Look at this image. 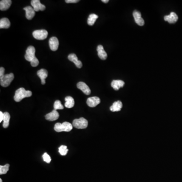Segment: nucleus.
I'll use <instances>...</instances> for the list:
<instances>
[{
  "label": "nucleus",
  "mask_w": 182,
  "mask_h": 182,
  "mask_svg": "<svg viewBox=\"0 0 182 182\" xmlns=\"http://www.w3.org/2000/svg\"><path fill=\"white\" fill-rule=\"evenodd\" d=\"M54 110H57L63 109L64 107H63V105H62L60 101L56 100L54 104Z\"/></svg>",
  "instance_id": "obj_27"
},
{
  "label": "nucleus",
  "mask_w": 182,
  "mask_h": 182,
  "mask_svg": "<svg viewBox=\"0 0 182 182\" xmlns=\"http://www.w3.org/2000/svg\"><path fill=\"white\" fill-rule=\"evenodd\" d=\"M59 118V114L56 110H54L50 113L46 115V119L49 121H56Z\"/></svg>",
  "instance_id": "obj_15"
},
{
  "label": "nucleus",
  "mask_w": 182,
  "mask_h": 182,
  "mask_svg": "<svg viewBox=\"0 0 182 182\" xmlns=\"http://www.w3.org/2000/svg\"><path fill=\"white\" fill-rule=\"evenodd\" d=\"M10 119V115L7 112L4 113L3 124L4 128H7L9 125V121Z\"/></svg>",
  "instance_id": "obj_23"
},
{
  "label": "nucleus",
  "mask_w": 182,
  "mask_h": 182,
  "mask_svg": "<svg viewBox=\"0 0 182 182\" xmlns=\"http://www.w3.org/2000/svg\"><path fill=\"white\" fill-rule=\"evenodd\" d=\"M12 4L11 0H1L0 1V10L6 11L10 8Z\"/></svg>",
  "instance_id": "obj_17"
},
{
  "label": "nucleus",
  "mask_w": 182,
  "mask_h": 182,
  "mask_svg": "<svg viewBox=\"0 0 182 182\" xmlns=\"http://www.w3.org/2000/svg\"><path fill=\"white\" fill-rule=\"evenodd\" d=\"M102 2L104 3H107L109 2V0H102Z\"/></svg>",
  "instance_id": "obj_32"
},
{
  "label": "nucleus",
  "mask_w": 182,
  "mask_h": 182,
  "mask_svg": "<svg viewBox=\"0 0 182 182\" xmlns=\"http://www.w3.org/2000/svg\"><path fill=\"white\" fill-rule=\"evenodd\" d=\"M24 10L25 11V16L28 20H31L35 16L36 12L31 6H27L23 8Z\"/></svg>",
  "instance_id": "obj_9"
},
{
  "label": "nucleus",
  "mask_w": 182,
  "mask_h": 182,
  "mask_svg": "<svg viewBox=\"0 0 182 182\" xmlns=\"http://www.w3.org/2000/svg\"><path fill=\"white\" fill-rule=\"evenodd\" d=\"M97 18H98V15L95 14H91L89 15V17L88 18V24L89 25H93Z\"/></svg>",
  "instance_id": "obj_24"
},
{
  "label": "nucleus",
  "mask_w": 182,
  "mask_h": 182,
  "mask_svg": "<svg viewBox=\"0 0 182 182\" xmlns=\"http://www.w3.org/2000/svg\"><path fill=\"white\" fill-rule=\"evenodd\" d=\"M0 182H2V180L1 179H0Z\"/></svg>",
  "instance_id": "obj_33"
},
{
  "label": "nucleus",
  "mask_w": 182,
  "mask_h": 182,
  "mask_svg": "<svg viewBox=\"0 0 182 182\" xmlns=\"http://www.w3.org/2000/svg\"><path fill=\"white\" fill-rule=\"evenodd\" d=\"M97 51L98 52V55L99 57L102 60H106L107 57V54L105 51L103 46L99 45L97 47Z\"/></svg>",
  "instance_id": "obj_19"
},
{
  "label": "nucleus",
  "mask_w": 182,
  "mask_h": 182,
  "mask_svg": "<svg viewBox=\"0 0 182 182\" xmlns=\"http://www.w3.org/2000/svg\"><path fill=\"white\" fill-rule=\"evenodd\" d=\"M10 165L9 164H5V166H0V175H4L7 174L9 169Z\"/></svg>",
  "instance_id": "obj_25"
},
{
  "label": "nucleus",
  "mask_w": 182,
  "mask_h": 182,
  "mask_svg": "<svg viewBox=\"0 0 182 182\" xmlns=\"http://www.w3.org/2000/svg\"><path fill=\"white\" fill-rule=\"evenodd\" d=\"M73 127L78 129H84L87 127L88 121L85 118H81L79 119H74L73 122Z\"/></svg>",
  "instance_id": "obj_5"
},
{
  "label": "nucleus",
  "mask_w": 182,
  "mask_h": 182,
  "mask_svg": "<svg viewBox=\"0 0 182 182\" xmlns=\"http://www.w3.org/2000/svg\"><path fill=\"white\" fill-rule=\"evenodd\" d=\"M111 85L114 90L118 91L121 88L123 87L124 86V82L121 80H113L111 82Z\"/></svg>",
  "instance_id": "obj_18"
},
{
  "label": "nucleus",
  "mask_w": 182,
  "mask_h": 182,
  "mask_svg": "<svg viewBox=\"0 0 182 182\" xmlns=\"http://www.w3.org/2000/svg\"><path fill=\"white\" fill-rule=\"evenodd\" d=\"M68 59L70 61L73 62L76 66L79 68H81L82 66V64L80 60H78L76 55L75 54H70L68 55Z\"/></svg>",
  "instance_id": "obj_13"
},
{
  "label": "nucleus",
  "mask_w": 182,
  "mask_h": 182,
  "mask_svg": "<svg viewBox=\"0 0 182 182\" xmlns=\"http://www.w3.org/2000/svg\"><path fill=\"white\" fill-rule=\"evenodd\" d=\"M68 151V150L67 147L66 146L62 145L59 148V152L60 155H61L62 156L66 155Z\"/></svg>",
  "instance_id": "obj_26"
},
{
  "label": "nucleus",
  "mask_w": 182,
  "mask_h": 182,
  "mask_svg": "<svg viewBox=\"0 0 182 182\" xmlns=\"http://www.w3.org/2000/svg\"><path fill=\"white\" fill-rule=\"evenodd\" d=\"M133 16L136 23L140 26H143L145 24V22L143 19L141 17V14L140 12L137 10H135L133 12Z\"/></svg>",
  "instance_id": "obj_8"
},
{
  "label": "nucleus",
  "mask_w": 182,
  "mask_h": 182,
  "mask_svg": "<svg viewBox=\"0 0 182 182\" xmlns=\"http://www.w3.org/2000/svg\"><path fill=\"white\" fill-rule=\"evenodd\" d=\"M31 95L32 92L31 91H26L23 88H20L16 91L14 99L15 101L19 102L23 99L31 97Z\"/></svg>",
  "instance_id": "obj_2"
},
{
  "label": "nucleus",
  "mask_w": 182,
  "mask_h": 182,
  "mask_svg": "<svg viewBox=\"0 0 182 182\" xmlns=\"http://www.w3.org/2000/svg\"><path fill=\"white\" fill-rule=\"evenodd\" d=\"M79 2V0H66L65 2L66 3H76Z\"/></svg>",
  "instance_id": "obj_30"
},
{
  "label": "nucleus",
  "mask_w": 182,
  "mask_h": 182,
  "mask_svg": "<svg viewBox=\"0 0 182 182\" xmlns=\"http://www.w3.org/2000/svg\"><path fill=\"white\" fill-rule=\"evenodd\" d=\"M37 76L41 79L42 85L45 84V79L48 77V71L45 69H41L37 71Z\"/></svg>",
  "instance_id": "obj_16"
},
{
  "label": "nucleus",
  "mask_w": 182,
  "mask_h": 182,
  "mask_svg": "<svg viewBox=\"0 0 182 182\" xmlns=\"http://www.w3.org/2000/svg\"><path fill=\"white\" fill-rule=\"evenodd\" d=\"M100 99L98 97H92L89 98L87 101V105L90 107H95L100 104Z\"/></svg>",
  "instance_id": "obj_11"
},
{
  "label": "nucleus",
  "mask_w": 182,
  "mask_h": 182,
  "mask_svg": "<svg viewBox=\"0 0 182 182\" xmlns=\"http://www.w3.org/2000/svg\"><path fill=\"white\" fill-rule=\"evenodd\" d=\"M31 4L36 12H38L40 10L44 11L46 9L45 6L40 3V0H32L31 1Z\"/></svg>",
  "instance_id": "obj_7"
},
{
  "label": "nucleus",
  "mask_w": 182,
  "mask_h": 182,
  "mask_svg": "<svg viewBox=\"0 0 182 182\" xmlns=\"http://www.w3.org/2000/svg\"><path fill=\"white\" fill-rule=\"evenodd\" d=\"M4 113L2 111H0V123H1L2 121H3Z\"/></svg>",
  "instance_id": "obj_31"
},
{
  "label": "nucleus",
  "mask_w": 182,
  "mask_h": 182,
  "mask_svg": "<svg viewBox=\"0 0 182 182\" xmlns=\"http://www.w3.org/2000/svg\"><path fill=\"white\" fill-rule=\"evenodd\" d=\"M48 32L46 30H36L32 32V36L34 39L38 40H44L47 38Z\"/></svg>",
  "instance_id": "obj_6"
},
{
  "label": "nucleus",
  "mask_w": 182,
  "mask_h": 182,
  "mask_svg": "<svg viewBox=\"0 0 182 182\" xmlns=\"http://www.w3.org/2000/svg\"><path fill=\"white\" fill-rule=\"evenodd\" d=\"M164 20L169 23H175L178 20V16L175 12H171L170 14L164 16Z\"/></svg>",
  "instance_id": "obj_14"
},
{
  "label": "nucleus",
  "mask_w": 182,
  "mask_h": 182,
  "mask_svg": "<svg viewBox=\"0 0 182 182\" xmlns=\"http://www.w3.org/2000/svg\"><path fill=\"white\" fill-rule=\"evenodd\" d=\"M36 49L34 47L30 46L28 47L26 51V54L25 55V59L26 60L31 62V65L32 67H36L39 64V60L35 56Z\"/></svg>",
  "instance_id": "obj_1"
},
{
  "label": "nucleus",
  "mask_w": 182,
  "mask_h": 182,
  "mask_svg": "<svg viewBox=\"0 0 182 182\" xmlns=\"http://www.w3.org/2000/svg\"><path fill=\"white\" fill-rule=\"evenodd\" d=\"M43 158L44 161L48 163H49L51 161V158L47 153H44L43 155Z\"/></svg>",
  "instance_id": "obj_28"
},
{
  "label": "nucleus",
  "mask_w": 182,
  "mask_h": 182,
  "mask_svg": "<svg viewBox=\"0 0 182 182\" xmlns=\"http://www.w3.org/2000/svg\"><path fill=\"white\" fill-rule=\"evenodd\" d=\"M59 45V40L56 37H53L50 38L49 40V46L52 51H56L58 49Z\"/></svg>",
  "instance_id": "obj_10"
},
{
  "label": "nucleus",
  "mask_w": 182,
  "mask_h": 182,
  "mask_svg": "<svg viewBox=\"0 0 182 182\" xmlns=\"http://www.w3.org/2000/svg\"><path fill=\"white\" fill-rule=\"evenodd\" d=\"M14 79V76L12 73L5 74L2 77H0V84L3 87H7L10 85L12 81Z\"/></svg>",
  "instance_id": "obj_4"
},
{
  "label": "nucleus",
  "mask_w": 182,
  "mask_h": 182,
  "mask_svg": "<svg viewBox=\"0 0 182 182\" xmlns=\"http://www.w3.org/2000/svg\"><path fill=\"white\" fill-rule=\"evenodd\" d=\"M10 23L9 20L7 18H3L0 20V28H10Z\"/></svg>",
  "instance_id": "obj_21"
},
{
  "label": "nucleus",
  "mask_w": 182,
  "mask_h": 182,
  "mask_svg": "<svg viewBox=\"0 0 182 182\" xmlns=\"http://www.w3.org/2000/svg\"><path fill=\"white\" fill-rule=\"evenodd\" d=\"M73 124L68 122H64L62 124L56 123L54 126V130L57 132H68L71 131L73 130Z\"/></svg>",
  "instance_id": "obj_3"
},
{
  "label": "nucleus",
  "mask_w": 182,
  "mask_h": 182,
  "mask_svg": "<svg viewBox=\"0 0 182 182\" xmlns=\"http://www.w3.org/2000/svg\"><path fill=\"white\" fill-rule=\"evenodd\" d=\"M4 73H5V69H4V68L1 67L0 68V77H3L5 75Z\"/></svg>",
  "instance_id": "obj_29"
},
{
  "label": "nucleus",
  "mask_w": 182,
  "mask_h": 182,
  "mask_svg": "<svg viewBox=\"0 0 182 182\" xmlns=\"http://www.w3.org/2000/svg\"><path fill=\"white\" fill-rule=\"evenodd\" d=\"M77 87L78 89L81 90L85 95H89L91 94V90L88 86L87 84L84 82H78L77 84Z\"/></svg>",
  "instance_id": "obj_12"
},
{
  "label": "nucleus",
  "mask_w": 182,
  "mask_h": 182,
  "mask_svg": "<svg viewBox=\"0 0 182 182\" xmlns=\"http://www.w3.org/2000/svg\"><path fill=\"white\" fill-rule=\"evenodd\" d=\"M123 107V104L121 101H118L113 103L112 105L110 107V110L112 112L121 111Z\"/></svg>",
  "instance_id": "obj_20"
},
{
  "label": "nucleus",
  "mask_w": 182,
  "mask_h": 182,
  "mask_svg": "<svg viewBox=\"0 0 182 182\" xmlns=\"http://www.w3.org/2000/svg\"><path fill=\"white\" fill-rule=\"evenodd\" d=\"M65 106L66 108H73L74 105V100L73 97L71 96H67L65 98Z\"/></svg>",
  "instance_id": "obj_22"
}]
</instances>
